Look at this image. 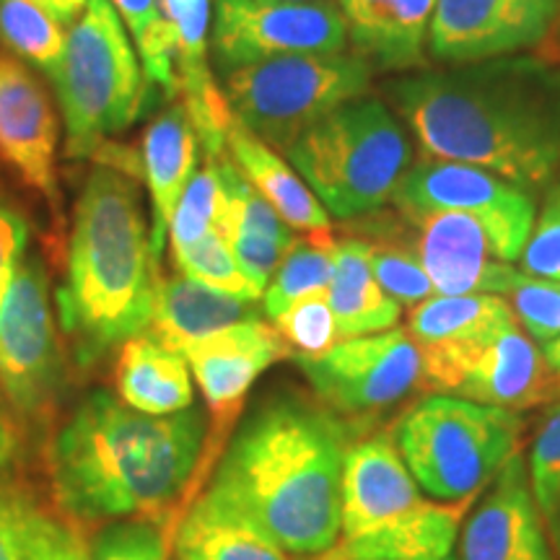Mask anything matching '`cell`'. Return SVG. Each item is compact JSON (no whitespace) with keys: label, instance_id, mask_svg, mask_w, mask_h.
Segmentation results:
<instances>
[{"label":"cell","instance_id":"d4e9b609","mask_svg":"<svg viewBox=\"0 0 560 560\" xmlns=\"http://www.w3.org/2000/svg\"><path fill=\"white\" fill-rule=\"evenodd\" d=\"M226 153L240 166L249 185L270 202L272 210L293 231H301V234L330 231V213L289 164V159L280 156V151L270 149L236 120L229 128Z\"/></svg>","mask_w":560,"mask_h":560},{"label":"cell","instance_id":"4316f807","mask_svg":"<svg viewBox=\"0 0 560 560\" xmlns=\"http://www.w3.org/2000/svg\"><path fill=\"white\" fill-rule=\"evenodd\" d=\"M327 299L332 304L340 340L395 330L402 317V306L371 272L366 236L338 240Z\"/></svg>","mask_w":560,"mask_h":560},{"label":"cell","instance_id":"7402d4cb","mask_svg":"<svg viewBox=\"0 0 560 560\" xmlns=\"http://www.w3.org/2000/svg\"><path fill=\"white\" fill-rule=\"evenodd\" d=\"M348 42L374 70L410 73L425 62L436 0H338Z\"/></svg>","mask_w":560,"mask_h":560},{"label":"cell","instance_id":"484cf974","mask_svg":"<svg viewBox=\"0 0 560 560\" xmlns=\"http://www.w3.org/2000/svg\"><path fill=\"white\" fill-rule=\"evenodd\" d=\"M255 304L257 301L236 299L187 276L159 278L149 335L164 348L182 353L195 340L257 317Z\"/></svg>","mask_w":560,"mask_h":560},{"label":"cell","instance_id":"30bf717a","mask_svg":"<svg viewBox=\"0 0 560 560\" xmlns=\"http://www.w3.org/2000/svg\"><path fill=\"white\" fill-rule=\"evenodd\" d=\"M210 50L219 73L289 55L346 52L348 32L338 3L213 0Z\"/></svg>","mask_w":560,"mask_h":560},{"label":"cell","instance_id":"d6a6232c","mask_svg":"<svg viewBox=\"0 0 560 560\" xmlns=\"http://www.w3.org/2000/svg\"><path fill=\"white\" fill-rule=\"evenodd\" d=\"M172 260L177 265L179 276L198 280V283L210 285V289L215 291L231 293V296L236 299L260 301L265 293L260 285L242 270V265L236 262L226 236H223L219 229L210 231V234L202 236L200 242H195L192 247L172 252Z\"/></svg>","mask_w":560,"mask_h":560},{"label":"cell","instance_id":"1f68e13d","mask_svg":"<svg viewBox=\"0 0 560 560\" xmlns=\"http://www.w3.org/2000/svg\"><path fill=\"white\" fill-rule=\"evenodd\" d=\"M376 240L369 242V262L374 278L400 306H418L425 299L436 296L429 276H425L423 265L418 255L408 247V242L400 240L395 231L389 229L387 221L376 223Z\"/></svg>","mask_w":560,"mask_h":560},{"label":"cell","instance_id":"f1b7e54d","mask_svg":"<svg viewBox=\"0 0 560 560\" xmlns=\"http://www.w3.org/2000/svg\"><path fill=\"white\" fill-rule=\"evenodd\" d=\"M338 240L332 231H314L296 236L262 293V314L270 322L291 304L330 289Z\"/></svg>","mask_w":560,"mask_h":560},{"label":"cell","instance_id":"7c38bea8","mask_svg":"<svg viewBox=\"0 0 560 560\" xmlns=\"http://www.w3.org/2000/svg\"><path fill=\"white\" fill-rule=\"evenodd\" d=\"M319 402L340 418L371 420L420 389V353L405 330L340 340L312 359H296Z\"/></svg>","mask_w":560,"mask_h":560},{"label":"cell","instance_id":"9a60e30c","mask_svg":"<svg viewBox=\"0 0 560 560\" xmlns=\"http://www.w3.org/2000/svg\"><path fill=\"white\" fill-rule=\"evenodd\" d=\"M389 229L416 252L436 296L493 293L506 296L522 276L514 262L495 257L480 223L454 210H420L387 219Z\"/></svg>","mask_w":560,"mask_h":560},{"label":"cell","instance_id":"ab89813d","mask_svg":"<svg viewBox=\"0 0 560 560\" xmlns=\"http://www.w3.org/2000/svg\"><path fill=\"white\" fill-rule=\"evenodd\" d=\"M26 560H89V548L79 532L34 506L26 535Z\"/></svg>","mask_w":560,"mask_h":560},{"label":"cell","instance_id":"c3c4849f","mask_svg":"<svg viewBox=\"0 0 560 560\" xmlns=\"http://www.w3.org/2000/svg\"><path fill=\"white\" fill-rule=\"evenodd\" d=\"M446 560H454V558H446Z\"/></svg>","mask_w":560,"mask_h":560},{"label":"cell","instance_id":"d6986e66","mask_svg":"<svg viewBox=\"0 0 560 560\" xmlns=\"http://www.w3.org/2000/svg\"><path fill=\"white\" fill-rule=\"evenodd\" d=\"M60 122L37 75L24 60L0 55V159L32 190L58 200Z\"/></svg>","mask_w":560,"mask_h":560},{"label":"cell","instance_id":"836d02e7","mask_svg":"<svg viewBox=\"0 0 560 560\" xmlns=\"http://www.w3.org/2000/svg\"><path fill=\"white\" fill-rule=\"evenodd\" d=\"M223 210V182L219 164L213 159L206 161V166L192 174L190 185L185 187L182 198L174 208L172 223H170V244L172 252L192 247L210 231L219 229Z\"/></svg>","mask_w":560,"mask_h":560},{"label":"cell","instance_id":"7dc6e473","mask_svg":"<svg viewBox=\"0 0 560 560\" xmlns=\"http://www.w3.org/2000/svg\"><path fill=\"white\" fill-rule=\"evenodd\" d=\"M556 30H558V39H560V5H558V21H556Z\"/></svg>","mask_w":560,"mask_h":560},{"label":"cell","instance_id":"ba28073f","mask_svg":"<svg viewBox=\"0 0 560 560\" xmlns=\"http://www.w3.org/2000/svg\"><path fill=\"white\" fill-rule=\"evenodd\" d=\"M520 412L465 397L429 395L395 425L400 457L423 493L439 501L480 495L520 454Z\"/></svg>","mask_w":560,"mask_h":560},{"label":"cell","instance_id":"ee69618b","mask_svg":"<svg viewBox=\"0 0 560 560\" xmlns=\"http://www.w3.org/2000/svg\"><path fill=\"white\" fill-rule=\"evenodd\" d=\"M13 454H16V433H13L11 420L3 412V405H0V470L11 465Z\"/></svg>","mask_w":560,"mask_h":560},{"label":"cell","instance_id":"d590c367","mask_svg":"<svg viewBox=\"0 0 560 560\" xmlns=\"http://www.w3.org/2000/svg\"><path fill=\"white\" fill-rule=\"evenodd\" d=\"M503 299L532 340L548 346L560 338V280L532 278L522 272Z\"/></svg>","mask_w":560,"mask_h":560},{"label":"cell","instance_id":"cb8c5ba5","mask_svg":"<svg viewBox=\"0 0 560 560\" xmlns=\"http://www.w3.org/2000/svg\"><path fill=\"white\" fill-rule=\"evenodd\" d=\"M174 560H289L268 532L215 493H200L174 529Z\"/></svg>","mask_w":560,"mask_h":560},{"label":"cell","instance_id":"5bb4252c","mask_svg":"<svg viewBox=\"0 0 560 560\" xmlns=\"http://www.w3.org/2000/svg\"><path fill=\"white\" fill-rule=\"evenodd\" d=\"M560 0H436L425 52L465 66L535 50L556 30Z\"/></svg>","mask_w":560,"mask_h":560},{"label":"cell","instance_id":"8fae6325","mask_svg":"<svg viewBox=\"0 0 560 560\" xmlns=\"http://www.w3.org/2000/svg\"><path fill=\"white\" fill-rule=\"evenodd\" d=\"M389 202L400 213L454 210L470 215L503 262L520 260L537 219L535 198L527 190L459 161H416L397 182Z\"/></svg>","mask_w":560,"mask_h":560},{"label":"cell","instance_id":"7a4b0ae2","mask_svg":"<svg viewBox=\"0 0 560 560\" xmlns=\"http://www.w3.org/2000/svg\"><path fill=\"white\" fill-rule=\"evenodd\" d=\"M208 423L200 410L145 416L96 389L55 433V499L81 522H161L198 482Z\"/></svg>","mask_w":560,"mask_h":560},{"label":"cell","instance_id":"bcb514c9","mask_svg":"<svg viewBox=\"0 0 560 560\" xmlns=\"http://www.w3.org/2000/svg\"><path fill=\"white\" fill-rule=\"evenodd\" d=\"M280 3H312V0H280Z\"/></svg>","mask_w":560,"mask_h":560},{"label":"cell","instance_id":"44dd1931","mask_svg":"<svg viewBox=\"0 0 560 560\" xmlns=\"http://www.w3.org/2000/svg\"><path fill=\"white\" fill-rule=\"evenodd\" d=\"M552 392H558L556 374L542 350L522 330L520 319H511L467 369L454 397L520 412L545 402Z\"/></svg>","mask_w":560,"mask_h":560},{"label":"cell","instance_id":"3957f363","mask_svg":"<svg viewBox=\"0 0 560 560\" xmlns=\"http://www.w3.org/2000/svg\"><path fill=\"white\" fill-rule=\"evenodd\" d=\"M350 425L322 402L278 395L257 405L223 450L208 490L291 556L338 542Z\"/></svg>","mask_w":560,"mask_h":560},{"label":"cell","instance_id":"6da1fadb","mask_svg":"<svg viewBox=\"0 0 560 560\" xmlns=\"http://www.w3.org/2000/svg\"><path fill=\"white\" fill-rule=\"evenodd\" d=\"M423 159L459 161L540 190L560 172V62L537 55L418 68L387 83Z\"/></svg>","mask_w":560,"mask_h":560},{"label":"cell","instance_id":"83f0119b","mask_svg":"<svg viewBox=\"0 0 560 560\" xmlns=\"http://www.w3.org/2000/svg\"><path fill=\"white\" fill-rule=\"evenodd\" d=\"M122 402L145 416H172L195 402L192 374L185 355L153 340L149 332L128 340L117 361Z\"/></svg>","mask_w":560,"mask_h":560},{"label":"cell","instance_id":"ac0fdd59","mask_svg":"<svg viewBox=\"0 0 560 560\" xmlns=\"http://www.w3.org/2000/svg\"><path fill=\"white\" fill-rule=\"evenodd\" d=\"M457 545L459 560H556L522 454L511 457L472 503Z\"/></svg>","mask_w":560,"mask_h":560},{"label":"cell","instance_id":"e0dca14e","mask_svg":"<svg viewBox=\"0 0 560 560\" xmlns=\"http://www.w3.org/2000/svg\"><path fill=\"white\" fill-rule=\"evenodd\" d=\"M182 355L215 418L213 439H221L234 423L244 397L265 371L278 361L293 359L276 325L265 322L260 314L190 342Z\"/></svg>","mask_w":560,"mask_h":560},{"label":"cell","instance_id":"5b68a950","mask_svg":"<svg viewBox=\"0 0 560 560\" xmlns=\"http://www.w3.org/2000/svg\"><path fill=\"white\" fill-rule=\"evenodd\" d=\"M475 499H425L395 436L369 433L346 454L340 535L317 560H446Z\"/></svg>","mask_w":560,"mask_h":560},{"label":"cell","instance_id":"e575fe53","mask_svg":"<svg viewBox=\"0 0 560 560\" xmlns=\"http://www.w3.org/2000/svg\"><path fill=\"white\" fill-rule=\"evenodd\" d=\"M280 338L291 348L293 359H312L340 342L338 322L330 299L325 293H314L291 304L280 317L272 319Z\"/></svg>","mask_w":560,"mask_h":560},{"label":"cell","instance_id":"4dcf8cb0","mask_svg":"<svg viewBox=\"0 0 560 560\" xmlns=\"http://www.w3.org/2000/svg\"><path fill=\"white\" fill-rule=\"evenodd\" d=\"M128 26L138 58L143 60L145 75L159 83L166 94H179L177 83V32L174 24L161 13L159 0H109Z\"/></svg>","mask_w":560,"mask_h":560},{"label":"cell","instance_id":"2e32d148","mask_svg":"<svg viewBox=\"0 0 560 560\" xmlns=\"http://www.w3.org/2000/svg\"><path fill=\"white\" fill-rule=\"evenodd\" d=\"M516 319L503 296H431L408 312L405 332L420 353V392L454 395L503 325Z\"/></svg>","mask_w":560,"mask_h":560},{"label":"cell","instance_id":"f546056e","mask_svg":"<svg viewBox=\"0 0 560 560\" xmlns=\"http://www.w3.org/2000/svg\"><path fill=\"white\" fill-rule=\"evenodd\" d=\"M0 39L13 58L55 79L66 58L68 26L34 0H0Z\"/></svg>","mask_w":560,"mask_h":560},{"label":"cell","instance_id":"603a6c76","mask_svg":"<svg viewBox=\"0 0 560 560\" xmlns=\"http://www.w3.org/2000/svg\"><path fill=\"white\" fill-rule=\"evenodd\" d=\"M198 132L182 104H172L145 128L143 177L151 198V249L161 260L174 208L198 172Z\"/></svg>","mask_w":560,"mask_h":560},{"label":"cell","instance_id":"f6af8a7d","mask_svg":"<svg viewBox=\"0 0 560 560\" xmlns=\"http://www.w3.org/2000/svg\"><path fill=\"white\" fill-rule=\"evenodd\" d=\"M542 355H545V361H548L552 374L560 376V338L548 342V346L542 348Z\"/></svg>","mask_w":560,"mask_h":560},{"label":"cell","instance_id":"8992f818","mask_svg":"<svg viewBox=\"0 0 560 560\" xmlns=\"http://www.w3.org/2000/svg\"><path fill=\"white\" fill-rule=\"evenodd\" d=\"M285 159L327 213L353 221L392 200L397 182L412 166V140L397 112L366 94L301 132Z\"/></svg>","mask_w":560,"mask_h":560},{"label":"cell","instance_id":"f35d334b","mask_svg":"<svg viewBox=\"0 0 560 560\" xmlns=\"http://www.w3.org/2000/svg\"><path fill=\"white\" fill-rule=\"evenodd\" d=\"M520 262L532 278L560 280V182L545 195Z\"/></svg>","mask_w":560,"mask_h":560},{"label":"cell","instance_id":"74e56055","mask_svg":"<svg viewBox=\"0 0 560 560\" xmlns=\"http://www.w3.org/2000/svg\"><path fill=\"white\" fill-rule=\"evenodd\" d=\"M170 548L156 522H115L94 537L89 560H174Z\"/></svg>","mask_w":560,"mask_h":560},{"label":"cell","instance_id":"52a82bcc","mask_svg":"<svg viewBox=\"0 0 560 560\" xmlns=\"http://www.w3.org/2000/svg\"><path fill=\"white\" fill-rule=\"evenodd\" d=\"M149 81L115 5L89 0L68 26L66 58L52 79L66 128V156H96L112 136L132 128L145 109Z\"/></svg>","mask_w":560,"mask_h":560},{"label":"cell","instance_id":"8d00e7d4","mask_svg":"<svg viewBox=\"0 0 560 560\" xmlns=\"http://www.w3.org/2000/svg\"><path fill=\"white\" fill-rule=\"evenodd\" d=\"M529 488L545 524L560 529V408L545 418L529 454Z\"/></svg>","mask_w":560,"mask_h":560},{"label":"cell","instance_id":"ffe728a7","mask_svg":"<svg viewBox=\"0 0 560 560\" xmlns=\"http://www.w3.org/2000/svg\"><path fill=\"white\" fill-rule=\"evenodd\" d=\"M161 13L177 32V83L182 107L190 115L200 145L210 159L226 153L229 128L234 122L226 94L215 83L208 66V30L213 0H159Z\"/></svg>","mask_w":560,"mask_h":560},{"label":"cell","instance_id":"60d3db41","mask_svg":"<svg viewBox=\"0 0 560 560\" xmlns=\"http://www.w3.org/2000/svg\"><path fill=\"white\" fill-rule=\"evenodd\" d=\"M34 503L11 486H0V560H26V535Z\"/></svg>","mask_w":560,"mask_h":560},{"label":"cell","instance_id":"b9f144b4","mask_svg":"<svg viewBox=\"0 0 560 560\" xmlns=\"http://www.w3.org/2000/svg\"><path fill=\"white\" fill-rule=\"evenodd\" d=\"M30 244V223L9 202L0 200V306L9 293L13 276L21 268Z\"/></svg>","mask_w":560,"mask_h":560},{"label":"cell","instance_id":"4fadbf2b","mask_svg":"<svg viewBox=\"0 0 560 560\" xmlns=\"http://www.w3.org/2000/svg\"><path fill=\"white\" fill-rule=\"evenodd\" d=\"M60 384V346L47 272L26 257L0 306V387L21 412L34 416Z\"/></svg>","mask_w":560,"mask_h":560},{"label":"cell","instance_id":"7bdbcfd3","mask_svg":"<svg viewBox=\"0 0 560 560\" xmlns=\"http://www.w3.org/2000/svg\"><path fill=\"white\" fill-rule=\"evenodd\" d=\"M34 3H39L45 11H50L60 24L70 26L81 16L83 9H86L89 0H34Z\"/></svg>","mask_w":560,"mask_h":560},{"label":"cell","instance_id":"9c48e42d","mask_svg":"<svg viewBox=\"0 0 560 560\" xmlns=\"http://www.w3.org/2000/svg\"><path fill=\"white\" fill-rule=\"evenodd\" d=\"M374 68L355 52L289 55L223 73L236 122L280 153L346 102L366 96Z\"/></svg>","mask_w":560,"mask_h":560},{"label":"cell","instance_id":"277c9868","mask_svg":"<svg viewBox=\"0 0 560 560\" xmlns=\"http://www.w3.org/2000/svg\"><path fill=\"white\" fill-rule=\"evenodd\" d=\"M159 278L136 177L94 166L75 202L66 280L55 296L75 359L94 363L149 332Z\"/></svg>","mask_w":560,"mask_h":560}]
</instances>
